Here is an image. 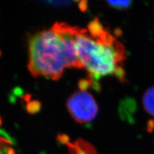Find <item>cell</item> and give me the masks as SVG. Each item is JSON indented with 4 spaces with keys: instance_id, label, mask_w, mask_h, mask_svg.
Returning <instances> with one entry per match:
<instances>
[{
    "instance_id": "cell-7",
    "label": "cell",
    "mask_w": 154,
    "mask_h": 154,
    "mask_svg": "<svg viewBox=\"0 0 154 154\" xmlns=\"http://www.w3.org/2000/svg\"><path fill=\"white\" fill-rule=\"evenodd\" d=\"M0 154H17L10 139L0 137Z\"/></svg>"
},
{
    "instance_id": "cell-11",
    "label": "cell",
    "mask_w": 154,
    "mask_h": 154,
    "mask_svg": "<svg viewBox=\"0 0 154 154\" xmlns=\"http://www.w3.org/2000/svg\"><path fill=\"white\" fill-rule=\"evenodd\" d=\"M80 8L82 11H85L87 8V2H81L80 4Z\"/></svg>"
},
{
    "instance_id": "cell-1",
    "label": "cell",
    "mask_w": 154,
    "mask_h": 154,
    "mask_svg": "<svg viewBox=\"0 0 154 154\" xmlns=\"http://www.w3.org/2000/svg\"><path fill=\"white\" fill-rule=\"evenodd\" d=\"M75 45L79 60L93 79L114 75L119 80H124L121 65L126 59L124 46L105 30L98 18L90 22L87 29L78 27Z\"/></svg>"
},
{
    "instance_id": "cell-6",
    "label": "cell",
    "mask_w": 154,
    "mask_h": 154,
    "mask_svg": "<svg viewBox=\"0 0 154 154\" xmlns=\"http://www.w3.org/2000/svg\"><path fill=\"white\" fill-rule=\"evenodd\" d=\"M143 103L146 111L154 117V86L148 88L144 93Z\"/></svg>"
},
{
    "instance_id": "cell-8",
    "label": "cell",
    "mask_w": 154,
    "mask_h": 154,
    "mask_svg": "<svg viewBox=\"0 0 154 154\" xmlns=\"http://www.w3.org/2000/svg\"><path fill=\"white\" fill-rule=\"evenodd\" d=\"M41 108V103L37 100L28 101L26 105V110L28 114H33L37 113Z\"/></svg>"
},
{
    "instance_id": "cell-13",
    "label": "cell",
    "mask_w": 154,
    "mask_h": 154,
    "mask_svg": "<svg viewBox=\"0 0 154 154\" xmlns=\"http://www.w3.org/2000/svg\"><path fill=\"white\" fill-rule=\"evenodd\" d=\"M1 55H2V53H1V51H0V57H1Z\"/></svg>"
},
{
    "instance_id": "cell-10",
    "label": "cell",
    "mask_w": 154,
    "mask_h": 154,
    "mask_svg": "<svg viewBox=\"0 0 154 154\" xmlns=\"http://www.w3.org/2000/svg\"><path fill=\"white\" fill-rule=\"evenodd\" d=\"M44 3L46 4H48L49 5L52 6H62V5H66L67 3H71L70 2H66V1H46Z\"/></svg>"
},
{
    "instance_id": "cell-5",
    "label": "cell",
    "mask_w": 154,
    "mask_h": 154,
    "mask_svg": "<svg viewBox=\"0 0 154 154\" xmlns=\"http://www.w3.org/2000/svg\"><path fill=\"white\" fill-rule=\"evenodd\" d=\"M58 140L66 144L69 154H98L92 144L83 139H77L73 143H70L67 136L61 135Z\"/></svg>"
},
{
    "instance_id": "cell-2",
    "label": "cell",
    "mask_w": 154,
    "mask_h": 154,
    "mask_svg": "<svg viewBox=\"0 0 154 154\" xmlns=\"http://www.w3.org/2000/svg\"><path fill=\"white\" fill-rule=\"evenodd\" d=\"M28 53V68L33 76L54 80L62 76L66 67L64 49L60 37L51 28L30 37Z\"/></svg>"
},
{
    "instance_id": "cell-3",
    "label": "cell",
    "mask_w": 154,
    "mask_h": 154,
    "mask_svg": "<svg viewBox=\"0 0 154 154\" xmlns=\"http://www.w3.org/2000/svg\"><path fill=\"white\" fill-rule=\"evenodd\" d=\"M67 107L72 118L80 124L92 122L98 110L93 96L84 90L72 94L67 101Z\"/></svg>"
},
{
    "instance_id": "cell-12",
    "label": "cell",
    "mask_w": 154,
    "mask_h": 154,
    "mask_svg": "<svg viewBox=\"0 0 154 154\" xmlns=\"http://www.w3.org/2000/svg\"><path fill=\"white\" fill-rule=\"evenodd\" d=\"M2 124V117L0 116V127H1Z\"/></svg>"
},
{
    "instance_id": "cell-4",
    "label": "cell",
    "mask_w": 154,
    "mask_h": 154,
    "mask_svg": "<svg viewBox=\"0 0 154 154\" xmlns=\"http://www.w3.org/2000/svg\"><path fill=\"white\" fill-rule=\"evenodd\" d=\"M51 28L59 35L61 39L66 67L82 68L83 66L79 59L75 45V35L78 26H71L65 23L57 22Z\"/></svg>"
},
{
    "instance_id": "cell-9",
    "label": "cell",
    "mask_w": 154,
    "mask_h": 154,
    "mask_svg": "<svg viewBox=\"0 0 154 154\" xmlns=\"http://www.w3.org/2000/svg\"><path fill=\"white\" fill-rule=\"evenodd\" d=\"M109 6L116 9H126L131 5V1H107Z\"/></svg>"
}]
</instances>
